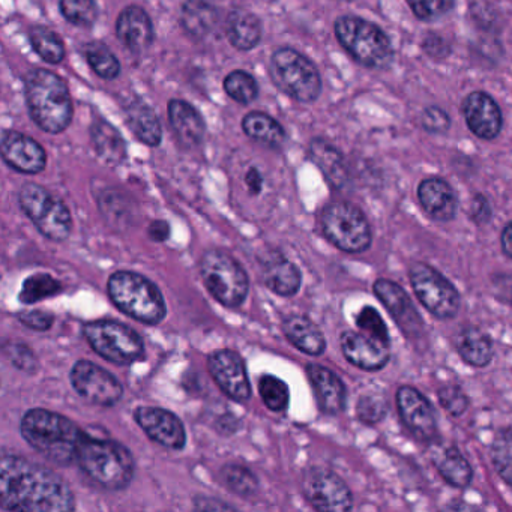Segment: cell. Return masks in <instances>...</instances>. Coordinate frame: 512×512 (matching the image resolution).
Instances as JSON below:
<instances>
[{
    "instance_id": "cell-30",
    "label": "cell",
    "mask_w": 512,
    "mask_h": 512,
    "mask_svg": "<svg viewBox=\"0 0 512 512\" xmlns=\"http://www.w3.org/2000/svg\"><path fill=\"white\" fill-rule=\"evenodd\" d=\"M227 38L235 49L248 52L259 46L262 40V23L256 14L235 10L229 14L226 26Z\"/></svg>"
},
{
    "instance_id": "cell-10",
    "label": "cell",
    "mask_w": 512,
    "mask_h": 512,
    "mask_svg": "<svg viewBox=\"0 0 512 512\" xmlns=\"http://www.w3.org/2000/svg\"><path fill=\"white\" fill-rule=\"evenodd\" d=\"M83 335L95 353L116 365H133L145 356L143 338L125 323L92 320L83 325Z\"/></svg>"
},
{
    "instance_id": "cell-3",
    "label": "cell",
    "mask_w": 512,
    "mask_h": 512,
    "mask_svg": "<svg viewBox=\"0 0 512 512\" xmlns=\"http://www.w3.org/2000/svg\"><path fill=\"white\" fill-rule=\"evenodd\" d=\"M25 97L29 115L37 127L49 134H61L73 122L70 91L61 77L43 68L26 74Z\"/></svg>"
},
{
    "instance_id": "cell-19",
    "label": "cell",
    "mask_w": 512,
    "mask_h": 512,
    "mask_svg": "<svg viewBox=\"0 0 512 512\" xmlns=\"http://www.w3.org/2000/svg\"><path fill=\"white\" fill-rule=\"evenodd\" d=\"M0 152L5 163L16 172L37 175L46 169L47 154L43 146L19 131H5Z\"/></svg>"
},
{
    "instance_id": "cell-37",
    "label": "cell",
    "mask_w": 512,
    "mask_h": 512,
    "mask_svg": "<svg viewBox=\"0 0 512 512\" xmlns=\"http://www.w3.org/2000/svg\"><path fill=\"white\" fill-rule=\"evenodd\" d=\"M64 290L62 283L56 280L46 272H38V274L29 275L23 281L22 290L19 293V299L22 304L32 305L44 299L55 298L56 295Z\"/></svg>"
},
{
    "instance_id": "cell-16",
    "label": "cell",
    "mask_w": 512,
    "mask_h": 512,
    "mask_svg": "<svg viewBox=\"0 0 512 512\" xmlns=\"http://www.w3.org/2000/svg\"><path fill=\"white\" fill-rule=\"evenodd\" d=\"M397 407L404 425L421 442L437 439V418L430 401L412 386H401L397 392Z\"/></svg>"
},
{
    "instance_id": "cell-46",
    "label": "cell",
    "mask_w": 512,
    "mask_h": 512,
    "mask_svg": "<svg viewBox=\"0 0 512 512\" xmlns=\"http://www.w3.org/2000/svg\"><path fill=\"white\" fill-rule=\"evenodd\" d=\"M356 326L362 332H367V334L380 338V340L386 341V343H391L388 328H386L382 317L373 307H364L359 311L358 316H356Z\"/></svg>"
},
{
    "instance_id": "cell-25",
    "label": "cell",
    "mask_w": 512,
    "mask_h": 512,
    "mask_svg": "<svg viewBox=\"0 0 512 512\" xmlns=\"http://www.w3.org/2000/svg\"><path fill=\"white\" fill-rule=\"evenodd\" d=\"M418 199L422 209L433 220L445 223L457 214V194L445 179H424L418 187Z\"/></svg>"
},
{
    "instance_id": "cell-29",
    "label": "cell",
    "mask_w": 512,
    "mask_h": 512,
    "mask_svg": "<svg viewBox=\"0 0 512 512\" xmlns=\"http://www.w3.org/2000/svg\"><path fill=\"white\" fill-rule=\"evenodd\" d=\"M128 125H130L137 139L151 148L160 146L163 140V127L157 113L148 104L140 100H133L125 107Z\"/></svg>"
},
{
    "instance_id": "cell-36",
    "label": "cell",
    "mask_w": 512,
    "mask_h": 512,
    "mask_svg": "<svg viewBox=\"0 0 512 512\" xmlns=\"http://www.w3.org/2000/svg\"><path fill=\"white\" fill-rule=\"evenodd\" d=\"M29 41H31L34 52L52 65L61 64L65 59V44L52 29L44 28V26H34L29 31Z\"/></svg>"
},
{
    "instance_id": "cell-21",
    "label": "cell",
    "mask_w": 512,
    "mask_h": 512,
    "mask_svg": "<svg viewBox=\"0 0 512 512\" xmlns=\"http://www.w3.org/2000/svg\"><path fill=\"white\" fill-rule=\"evenodd\" d=\"M461 112L467 127L482 140H493L502 131V112L496 101L485 92H472L464 98Z\"/></svg>"
},
{
    "instance_id": "cell-43",
    "label": "cell",
    "mask_w": 512,
    "mask_h": 512,
    "mask_svg": "<svg viewBox=\"0 0 512 512\" xmlns=\"http://www.w3.org/2000/svg\"><path fill=\"white\" fill-rule=\"evenodd\" d=\"M59 10L65 20L77 28H91L98 19L95 0H59Z\"/></svg>"
},
{
    "instance_id": "cell-35",
    "label": "cell",
    "mask_w": 512,
    "mask_h": 512,
    "mask_svg": "<svg viewBox=\"0 0 512 512\" xmlns=\"http://www.w3.org/2000/svg\"><path fill=\"white\" fill-rule=\"evenodd\" d=\"M245 134L259 145L278 149L286 142V131L280 122L263 112H251L242 121Z\"/></svg>"
},
{
    "instance_id": "cell-41",
    "label": "cell",
    "mask_w": 512,
    "mask_h": 512,
    "mask_svg": "<svg viewBox=\"0 0 512 512\" xmlns=\"http://www.w3.org/2000/svg\"><path fill=\"white\" fill-rule=\"evenodd\" d=\"M491 460L506 484L512 485V430H500L491 443Z\"/></svg>"
},
{
    "instance_id": "cell-9",
    "label": "cell",
    "mask_w": 512,
    "mask_h": 512,
    "mask_svg": "<svg viewBox=\"0 0 512 512\" xmlns=\"http://www.w3.org/2000/svg\"><path fill=\"white\" fill-rule=\"evenodd\" d=\"M320 227L325 238L344 253H364L373 241L367 217L352 203L326 205L320 215Z\"/></svg>"
},
{
    "instance_id": "cell-8",
    "label": "cell",
    "mask_w": 512,
    "mask_h": 512,
    "mask_svg": "<svg viewBox=\"0 0 512 512\" xmlns=\"http://www.w3.org/2000/svg\"><path fill=\"white\" fill-rule=\"evenodd\" d=\"M200 274L212 298L224 307H241L250 293V278L241 263L217 248L203 254Z\"/></svg>"
},
{
    "instance_id": "cell-45",
    "label": "cell",
    "mask_w": 512,
    "mask_h": 512,
    "mask_svg": "<svg viewBox=\"0 0 512 512\" xmlns=\"http://www.w3.org/2000/svg\"><path fill=\"white\" fill-rule=\"evenodd\" d=\"M407 4L419 20L433 22L449 13L455 0H407Z\"/></svg>"
},
{
    "instance_id": "cell-44",
    "label": "cell",
    "mask_w": 512,
    "mask_h": 512,
    "mask_svg": "<svg viewBox=\"0 0 512 512\" xmlns=\"http://www.w3.org/2000/svg\"><path fill=\"white\" fill-rule=\"evenodd\" d=\"M356 413H358L359 421L364 424H377L388 413V401L380 392H368L359 398Z\"/></svg>"
},
{
    "instance_id": "cell-26",
    "label": "cell",
    "mask_w": 512,
    "mask_h": 512,
    "mask_svg": "<svg viewBox=\"0 0 512 512\" xmlns=\"http://www.w3.org/2000/svg\"><path fill=\"white\" fill-rule=\"evenodd\" d=\"M169 121L176 137L187 148L200 145L205 137L206 125L196 107L184 100H172L167 106Z\"/></svg>"
},
{
    "instance_id": "cell-34",
    "label": "cell",
    "mask_w": 512,
    "mask_h": 512,
    "mask_svg": "<svg viewBox=\"0 0 512 512\" xmlns=\"http://www.w3.org/2000/svg\"><path fill=\"white\" fill-rule=\"evenodd\" d=\"M91 137L95 152L104 163L116 166L124 161L125 155H127V145L119 131L109 122L104 119L95 121L92 124Z\"/></svg>"
},
{
    "instance_id": "cell-27",
    "label": "cell",
    "mask_w": 512,
    "mask_h": 512,
    "mask_svg": "<svg viewBox=\"0 0 512 512\" xmlns=\"http://www.w3.org/2000/svg\"><path fill=\"white\" fill-rule=\"evenodd\" d=\"M431 458L442 478L452 487L466 488L472 482V467L454 445L440 446L434 443Z\"/></svg>"
},
{
    "instance_id": "cell-5",
    "label": "cell",
    "mask_w": 512,
    "mask_h": 512,
    "mask_svg": "<svg viewBox=\"0 0 512 512\" xmlns=\"http://www.w3.org/2000/svg\"><path fill=\"white\" fill-rule=\"evenodd\" d=\"M107 292L118 310L146 325H158L167 316L163 293L154 281L139 272L118 271L110 275Z\"/></svg>"
},
{
    "instance_id": "cell-28",
    "label": "cell",
    "mask_w": 512,
    "mask_h": 512,
    "mask_svg": "<svg viewBox=\"0 0 512 512\" xmlns=\"http://www.w3.org/2000/svg\"><path fill=\"white\" fill-rule=\"evenodd\" d=\"M283 332L287 340L301 352L311 356H320L325 353V337L319 326L311 322L308 317L299 316V314L286 317L283 322Z\"/></svg>"
},
{
    "instance_id": "cell-50",
    "label": "cell",
    "mask_w": 512,
    "mask_h": 512,
    "mask_svg": "<svg viewBox=\"0 0 512 512\" xmlns=\"http://www.w3.org/2000/svg\"><path fill=\"white\" fill-rule=\"evenodd\" d=\"M19 322L32 331L46 332L52 329L55 316L49 311L43 310L23 311L19 314Z\"/></svg>"
},
{
    "instance_id": "cell-18",
    "label": "cell",
    "mask_w": 512,
    "mask_h": 512,
    "mask_svg": "<svg viewBox=\"0 0 512 512\" xmlns=\"http://www.w3.org/2000/svg\"><path fill=\"white\" fill-rule=\"evenodd\" d=\"M374 293L377 299L385 305L398 328L409 338H418L424 334L425 326L418 310L413 305L412 299L394 281L380 278L374 283Z\"/></svg>"
},
{
    "instance_id": "cell-2",
    "label": "cell",
    "mask_w": 512,
    "mask_h": 512,
    "mask_svg": "<svg viewBox=\"0 0 512 512\" xmlns=\"http://www.w3.org/2000/svg\"><path fill=\"white\" fill-rule=\"evenodd\" d=\"M23 439L46 460L68 466L76 461L83 431L67 416L46 409H31L20 422Z\"/></svg>"
},
{
    "instance_id": "cell-47",
    "label": "cell",
    "mask_w": 512,
    "mask_h": 512,
    "mask_svg": "<svg viewBox=\"0 0 512 512\" xmlns=\"http://www.w3.org/2000/svg\"><path fill=\"white\" fill-rule=\"evenodd\" d=\"M440 406L452 416H461L469 407V398L457 385H446L437 392Z\"/></svg>"
},
{
    "instance_id": "cell-11",
    "label": "cell",
    "mask_w": 512,
    "mask_h": 512,
    "mask_svg": "<svg viewBox=\"0 0 512 512\" xmlns=\"http://www.w3.org/2000/svg\"><path fill=\"white\" fill-rule=\"evenodd\" d=\"M19 203L26 217L35 224L41 235L55 242L70 238L73 232L70 209L46 188L34 182L23 185L19 193Z\"/></svg>"
},
{
    "instance_id": "cell-6",
    "label": "cell",
    "mask_w": 512,
    "mask_h": 512,
    "mask_svg": "<svg viewBox=\"0 0 512 512\" xmlns=\"http://www.w3.org/2000/svg\"><path fill=\"white\" fill-rule=\"evenodd\" d=\"M335 37L344 50L358 64L371 70H383L394 61V49L388 35L361 17H338L334 25Z\"/></svg>"
},
{
    "instance_id": "cell-40",
    "label": "cell",
    "mask_w": 512,
    "mask_h": 512,
    "mask_svg": "<svg viewBox=\"0 0 512 512\" xmlns=\"http://www.w3.org/2000/svg\"><path fill=\"white\" fill-rule=\"evenodd\" d=\"M259 394L265 406L272 412H284L289 407V386L280 377L272 374L260 377Z\"/></svg>"
},
{
    "instance_id": "cell-53",
    "label": "cell",
    "mask_w": 512,
    "mask_h": 512,
    "mask_svg": "<svg viewBox=\"0 0 512 512\" xmlns=\"http://www.w3.org/2000/svg\"><path fill=\"white\" fill-rule=\"evenodd\" d=\"M149 238L155 242H164L169 239L170 226L167 221H154L148 229Z\"/></svg>"
},
{
    "instance_id": "cell-15",
    "label": "cell",
    "mask_w": 512,
    "mask_h": 512,
    "mask_svg": "<svg viewBox=\"0 0 512 512\" xmlns=\"http://www.w3.org/2000/svg\"><path fill=\"white\" fill-rule=\"evenodd\" d=\"M209 373L224 395L238 403H245L251 397L244 359L229 349L215 350L208 358Z\"/></svg>"
},
{
    "instance_id": "cell-1",
    "label": "cell",
    "mask_w": 512,
    "mask_h": 512,
    "mask_svg": "<svg viewBox=\"0 0 512 512\" xmlns=\"http://www.w3.org/2000/svg\"><path fill=\"white\" fill-rule=\"evenodd\" d=\"M0 506L5 511L68 512L76 509V499L58 473L4 452L0 461Z\"/></svg>"
},
{
    "instance_id": "cell-39",
    "label": "cell",
    "mask_w": 512,
    "mask_h": 512,
    "mask_svg": "<svg viewBox=\"0 0 512 512\" xmlns=\"http://www.w3.org/2000/svg\"><path fill=\"white\" fill-rule=\"evenodd\" d=\"M85 55L88 64L91 65L98 77L104 80L118 79L121 74V62L106 44L100 43V41L86 44Z\"/></svg>"
},
{
    "instance_id": "cell-20",
    "label": "cell",
    "mask_w": 512,
    "mask_h": 512,
    "mask_svg": "<svg viewBox=\"0 0 512 512\" xmlns=\"http://www.w3.org/2000/svg\"><path fill=\"white\" fill-rule=\"evenodd\" d=\"M340 343L344 358L361 370H382L391 358V343H386L367 332H343Z\"/></svg>"
},
{
    "instance_id": "cell-14",
    "label": "cell",
    "mask_w": 512,
    "mask_h": 512,
    "mask_svg": "<svg viewBox=\"0 0 512 512\" xmlns=\"http://www.w3.org/2000/svg\"><path fill=\"white\" fill-rule=\"evenodd\" d=\"M302 493L317 511L346 512L353 508V496L346 482L334 472L311 467L302 476Z\"/></svg>"
},
{
    "instance_id": "cell-49",
    "label": "cell",
    "mask_w": 512,
    "mask_h": 512,
    "mask_svg": "<svg viewBox=\"0 0 512 512\" xmlns=\"http://www.w3.org/2000/svg\"><path fill=\"white\" fill-rule=\"evenodd\" d=\"M10 361L17 370L34 373L38 367L37 356L32 352L31 347L23 343L11 344Z\"/></svg>"
},
{
    "instance_id": "cell-12",
    "label": "cell",
    "mask_w": 512,
    "mask_h": 512,
    "mask_svg": "<svg viewBox=\"0 0 512 512\" xmlns=\"http://www.w3.org/2000/svg\"><path fill=\"white\" fill-rule=\"evenodd\" d=\"M410 283L418 301L437 319L448 320L460 311V293L451 281L427 263L410 266Z\"/></svg>"
},
{
    "instance_id": "cell-24",
    "label": "cell",
    "mask_w": 512,
    "mask_h": 512,
    "mask_svg": "<svg viewBox=\"0 0 512 512\" xmlns=\"http://www.w3.org/2000/svg\"><path fill=\"white\" fill-rule=\"evenodd\" d=\"M259 277L263 286L283 298H292L301 289L302 274L298 266L278 253L262 260Z\"/></svg>"
},
{
    "instance_id": "cell-4",
    "label": "cell",
    "mask_w": 512,
    "mask_h": 512,
    "mask_svg": "<svg viewBox=\"0 0 512 512\" xmlns=\"http://www.w3.org/2000/svg\"><path fill=\"white\" fill-rule=\"evenodd\" d=\"M76 461L92 481L106 490H125L136 473V461L127 446L88 433H83Z\"/></svg>"
},
{
    "instance_id": "cell-52",
    "label": "cell",
    "mask_w": 512,
    "mask_h": 512,
    "mask_svg": "<svg viewBox=\"0 0 512 512\" xmlns=\"http://www.w3.org/2000/svg\"><path fill=\"white\" fill-rule=\"evenodd\" d=\"M472 220L478 224L487 223L491 218V208L488 200L484 196H476L472 202Z\"/></svg>"
},
{
    "instance_id": "cell-38",
    "label": "cell",
    "mask_w": 512,
    "mask_h": 512,
    "mask_svg": "<svg viewBox=\"0 0 512 512\" xmlns=\"http://www.w3.org/2000/svg\"><path fill=\"white\" fill-rule=\"evenodd\" d=\"M221 482L227 490L239 497H251L259 491L256 473L242 464H227L220 472Z\"/></svg>"
},
{
    "instance_id": "cell-32",
    "label": "cell",
    "mask_w": 512,
    "mask_h": 512,
    "mask_svg": "<svg viewBox=\"0 0 512 512\" xmlns=\"http://www.w3.org/2000/svg\"><path fill=\"white\" fill-rule=\"evenodd\" d=\"M218 10L208 0H187L182 5L181 26L190 37L202 40L214 32Z\"/></svg>"
},
{
    "instance_id": "cell-17",
    "label": "cell",
    "mask_w": 512,
    "mask_h": 512,
    "mask_svg": "<svg viewBox=\"0 0 512 512\" xmlns=\"http://www.w3.org/2000/svg\"><path fill=\"white\" fill-rule=\"evenodd\" d=\"M134 419L149 439L164 448L181 451L187 443V433L181 419L170 412L154 406H140L134 410Z\"/></svg>"
},
{
    "instance_id": "cell-7",
    "label": "cell",
    "mask_w": 512,
    "mask_h": 512,
    "mask_svg": "<svg viewBox=\"0 0 512 512\" xmlns=\"http://www.w3.org/2000/svg\"><path fill=\"white\" fill-rule=\"evenodd\" d=\"M269 73L274 85L293 100L314 103L322 94V79L316 65L290 47L272 53Z\"/></svg>"
},
{
    "instance_id": "cell-23",
    "label": "cell",
    "mask_w": 512,
    "mask_h": 512,
    "mask_svg": "<svg viewBox=\"0 0 512 512\" xmlns=\"http://www.w3.org/2000/svg\"><path fill=\"white\" fill-rule=\"evenodd\" d=\"M307 376L316 394L319 409L326 415L343 412L347 398L343 380L334 371L319 364H308Z\"/></svg>"
},
{
    "instance_id": "cell-55",
    "label": "cell",
    "mask_w": 512,
    "mask_h": 512,
    "mask_svg": "<svg viewBox=\"0 0 512 512\" xmlns=\"http://www.w3.org/2000/svg\"><path fill=\"white\" fill-rule=\"evenodd\" d=\"M500 244H502L503 253L512 259V223L503 229L502 236H500Z\"/></svg>"
},
{
    "instance_id": "cell-51",
    "label": "cell",
    "mask_w": 512,
    "mask_h": 512,
    "mask_svg": "<svg viewBox=\"0 0 512 512\" xmlns=\"http://www.w3.org/2000/svg\"><path fill=\"white\" fill-rule=\"evenodd\" d=\"M193 506L197 511H233L236 509V506L230 505L224 500L209 496L194 497Z\"/></svg>"
},
{
    "instance_id": "cell-54",
    "label": "cell",
    "mask_w": 512,
    "mask_h": 512,
    "mask_svg": "<svg viewBox=\"0 0 512 512\" xmlns=\"http://www.w3.org/2000/svg\"><path fill=\"white\" fill-rule=\"evenodd\" d=\"M245 184H247L250 193L259 194L263 187V178L262 175H260L259 170H248L247 176H245Z\"/></svg>"
},
{
    "instance_id": "cell-13",
    "label": "cell",
    "mask_w": 512,
    "mask_h": 512,
    "mask_svg": "<svg viewBox=\"0 0 512 512\" xmlns=\"http://www.w3.org/2000/svg\"><path fill=\"white\" fill-rule=\"evenodd\" d=\"M70 380L77 395L94 406L113 407L124 397V386L118 377L86 359L73 365Z\"/></svg>"
},
{
    "instance_id": "cell-33",
    "label": "cell",
    "mask_w": 512,
    "mask_h": 512,
    "mask_svg": "<svg viewBox=\"0 0 512 512\" xmlns=\"http://www.w3.org/2000/svg\"><path fill=\"white\" fill-rule=\"evenodd\" d=\"M310 157L332 187L343 188L349 182V170L343 155L325 140L314 139L311 142Z\"/></svg>"
},
{
    "instance_id": "cell-31",
    "label": "cell",
    "mask_w": 512,
    "mask_h": 512,
    "mask_svg": "<svg viewBox=\"0 0 512 512\" xmlns=\"http://www.w3.org/2000/svg\"><path fill=\"white\" fill-rule=\"evenodd\" d=\"M455 347L463 361L472 367H487L493 359V341L481 329L473 328V326L458 332L457 338H455Z\"/></svg>"
},
{
    "instance_id": "cell-56",
    "label": "cell",
    "mask_w": 512,
    "mask_h": 512,
    "mask_svg": "<svg viewBox=\"0 0 512 512\" xmlns=\"http://www.w3.org/2000/svg\"><path fill=\"white\" fill-rule=\"evenodd\" d=\"M343 2H352V0H343Z\"/></svg>"
},
{
    "instance_id": "cell-22",
    "label": "cell",
    "mask_w": 512,
    "mask_h": 512,
    "mask_svg": "<svg viewBox=\"0 0 512 512\" xmlns=\"http://www.w3.org/2000/svg\"><path fill=\"white\" fill-rule=\"evenodd\" d=\"M116 35L130 52H145L154 43L155 38L151 17L137 5L125 8L116 22Z\"/></svg>"
},
{
    "instance_id": "cell-42",
    "label": "cell",
    "mask_w": 512,
    "mask_h": 512,
    "mask_svg": "<svg viewBox=\"0 0 512 512\" xmlns=\"http://www.w3.org/2000/svg\"><path fill=\"white\" fill-rule=\"evenodd\" d=\"M224 91L239 104H250L259 97V85L247 71H232L224 79Z\"/></svg>"
},
{
    "instance_id": "cell-48",
    "label": "cell",
    "mask_w": 512,
    "mask_h": 512,
    "mask_svg": "<svg viewBox=\"0 0 512 512\" xmlns=\"http://www.w3.org/2000/svg\"><path fill=\"white\" fill-rule=\"evenodd\" d=\"M422 128L431 134H445L451 127L448 113L440 107H428L421 118Z\"/></svg>"
}]
</instances>
